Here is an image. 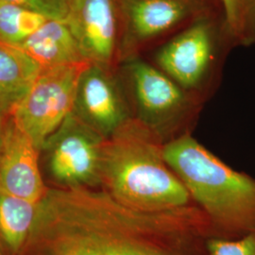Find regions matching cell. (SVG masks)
<instances>
[{
  "label": "cell",
  "mask_w": 255,
  "mask_h": 255,
  "mask_svg": "<svg viewBox=\"0 0 255 255\" xmlns=\"http://www.w3.org/2000/svg\"><path fill=\"white\" fill-rule=\"evenodd\" d=\"M119 64L144 57L202 14L219 11L186 0H119Z\"/></svg>",
  "instance_id": "6"
},
{
  "label": "cell",
  "mask_w": 255,
  "mask_h": 255,
  "mask_svg": "<svg viewBox=\"0 0 255 255\" xmlns=\"http://www.w3.org/2000/svg\"><path fill=\"white\" fill-rule=\"evenodd\" d=\"M17 48L42 68L87 63L66 21L48 19Z\"/></svg>",
  "instance_id": "12"
},
{
  "label": "cell",
  "mask_w": 255,
  "mask_h": 255,
  "mask_svg": "<svg viewBox=\"0 0 255 255\" xmlns=\"http://www.w3.org/2000/svg\"><path fill=\"white\" fill-rule=\"evenodd\" d=\"M40 150L8 117L0 144V191L38 203L46 194Z\"/></svg>",
  "instance_id": "11"
},
{
  "label": "cell",
  "mask_w": 255,
  "mask_h": 255,
  "mask_svg": "<svg viewBox=\"0 0 255 255\" xmlns=\"http://www.w3.org/2000/svg\"><path fill=\"white\" fill-rule=\"evenodd\" d=\"M195 203L143 211L103 189L47 188L18 255H208L215 237Z\"/></svg>",
  "instance_id": "1"
},
{
  "label": "cell",
  "mask_w": 255,
  "mask_h": 255,
  "mask_svg": "<svg viewBox=\"0 0 255 255\" xmlns=\"http://www.w3.org/2000/svg\"><path fill=\"white\" fill-rule=\"evenodd\" d=\"M46 20L33 10L0 0V45L18 47Z\"/></svg>",
  "instance_id": "15"
},
{
  "label": "cell",
  "mask_w": 255,
  "mask_h": 255,
  "mask_svg": "<svg viewBox=\"0 0 255 255\" xmlns=\"http://www.w3.org/2000/svg\"><path fill=\"white\" fill-rule=\"evenodd\" d=\"M166 163L213 225L216 237L255 231V179L222 162L190 134L164 143Z\"/></svg>",
  "instance_id": "3"
},
{
  "label": "cell",
  "mask_w": 255,
  "mask_h": 255,
  "mask_svg": "<svg viewBox=\"0 0 255 255\" xmlns=\"http://www.w3.org/2000/svg\"><path fill=\"white\" fill-rule=\"evenodd\" d=\"M234 46L255 45V0H216Z\"/></svg>",
  "instance_id": "16"
},
{
  "label": "cell",
  "mask_w": 255,
  "mask_h": 255,
  "mask_svg": "<svg viewBox=\"0 0 255 255\" xmlns=\"http://www.w3.org/2000/svg\"><path fill=\"white\" fill-rule=\"evenodd\" d=\"M186 1H191V2H194V3L202 5L204 7H207L209 9H217V10L220 11L216 0H186Z\"/></svg>",
  "instance_id": "19"
},
{
  "label": "cell",
  "mask_w": 255,
  "mask_h": 255,
  "mask_svg": "<svg viewBox=\"0 0 255 255\" xmlns=\"http://www.w3.org/2000/svg\"><path fill=\"white\" fill-rule=\"evenodd\" d=\"M163 138L130 118L103 146L101 189L133 209L164 211L194 203L166 163Z\"/></svg>",
  "instance_id": "2"
},
{
  "label": "cell",
  "mask_w": 255,
  "mask_h": 255,
  "mask_svg": "<svg viewBox=\"0 0 255 255\" xmlns=\"http://www.w3.org/2000/svg\"><path fill=\"white\" fill-rule=\"evenodd\" d=\"M0 255H4V254H3V253H1V252H0Z\"/></svg>",
  "instance_id": "21"
},
{
  "label": "cell",
  "mask_w": 255,
  "mask_h": 255,
  "mask_svg": "<svg viewBox=\"0 0 255 255\" xmlns=\"http://www.w3.org/2000/svg\"><path fill=\"white\" fill-rule=\"evenodd\" d=\"M234 46L220 11L204 13L149 52L148 62L202 101Z\"/></svg>",
  "instance_id": "4"
},
{
  "label": "cell",
  "mask_w": 255,
  "mask_h": 255,
  "mask_svg": "<svg viewBox=\"0 0 255 255\" xmlns=\"http://www.w3.org/2000/svg\"><path fill=\"white\" fill-rule=\"evenodd\" d=\"M66 23L87 63L118 66L119 0H71Z\"/></svg>",
  "instance_id": "10"
},
{
  "label": "cell",
  "mask_w": 255,
  "mask_h": 255,
  "mask_svg": "<svg viewBox=\"0 0 255 255\" xmlns=\"http://www.w3.org/2000/svg\"><path fill=\"white\" fill-rule=\"evenodd\" d=\"M33 10L47 19L66 21L71 0H6Z\"/></svg>",
  "instance_id": "18"
},
{
  "label": "cell",
  "mask_w": 255,
  "mask_h": 255,
  "mask_svg": "<svg viewBox=\"0 0 255 255\" xmlns=\"http://www.w3.org/2000/svg\"><path fill=\"white\" fill-rule=\"evenodd\" d=\"M87 63L42 68L35 82L9 116L37 148L72 113L80 74Z\"/></svg>",
  "instance_id": "7"
},
{
  "label": "cell",
  "mask_w": 255,
  "mask_h": 255,
  "mask_svg": "<svg viewBox=\"0 0 255 255\" xmlns=\"http://www.w3.org/2000/svg\"><path fill=\"white\" fill-rule=\"evenodd\" d=\"M72 114L105 139L132 118L117 67L85 64L77 84Z\"/></svg>",
  "instance_id": "9"
},
{
  "label": "cell",
  "mask_w": 255,
  "mask_h": 255,
  "mask_svg": "<svg viewBox=\"0 0 255 255\" xmlns=\"http://www.w3.org/2000/svg\"><path fill=\"white\" fill-rule=\"evenodd\" d=\"M206 250L208 255H255V231L237 238L209 237Z\"/></svg>",
  "instance_id": "17"
},
{
  "label": "cell",
  "mask_w": 255,
  "mask_h": 255,
  "mask_svg": "<svg viewBox=\"0 0 255 255\" xmlns=\"http://www.w3.org/2000/svg\"><path fill=\"white\" fill-rule=\"evenodd\" d=\"M36 202L0 191V252L18 255L36 217Z\"/></svg>",
  "instance_id": "14"
},
{
  "label": "cell",
  "mask_w": 255,
  "mask_h": 255,
  "mask_svg": "<svg viewBox=\"0 0 255 255\" xmlns=\"http://www.w3.org/2000/svg\"><path fill=\"white\" fill-rule=\"evenodd\" d=\"M42 70L21 49L0 45V116L9 117Z\"/></svg>",
  "instance_id": "13"
},
{
  "label": "cell",
  "mask_w": 255,
  "mask_h": 255,
  "mask_svg": "<svg viewBox=\"0 0 255 255\" xmlns=\"http://www.w3.org/2000/svg\"><path fill=\"white\" fill-rule=\"evenodd\" d=\"M105 140L71 113L46 139L40 151L44 154L46 171L57 187L101 186Z\"/></svg>",
  "instance_id": "8"
},
{
  "label": "cell",
  "mask_w": 255,
  "mask_h": 255,
  "mask_svg": "<svg viewBox=\"0 0 255 255\" xmlns=\"http://www.w3.org/2000/svg\"><path fill=\"white\" fill-rule=\"evenodd\" d=\"M7 119H8V117L0 116V144H1L2 135H3V132H4V128H5V125H6Z\"/></svg>",
  "instance_id": "20"
},
{
  "label": "cell",
  "mask_w": 255,
  "mask_h": 255,
  "mask_svg": "<svg viewBox=\"0 0 255 255\" xmlns=\"http://www.w3.org/2000/svg\"><path fill=\"white\" fill-rule=\"evenodd\" d=\"M117 68L132 118L162 138L185 124L198 112L201 101L144 57L125 61Z\"/></svg>",
  "instance_id": "5"
}]
</instances>
